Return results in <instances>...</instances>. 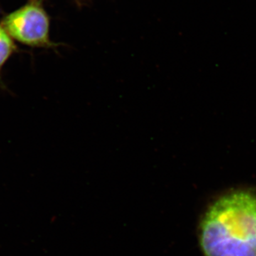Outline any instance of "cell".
<instances>
[{"instance_id":"6da1fadb","label":"cell","mask_w":256,"mask_h":256,"mask_svg":"<svg viewBox=\"0 0 256 256\" xmlns=\"http://www.w3.org/2000/svg\"><path fill=\"white\" fill-rule=\"evenodd\" d=\"M200 242L205 256H256V188L218 197L202 218Z\"/></svg>"},{"instance_id":"7a4b0ae2","label":"cell","mask_w":256,"mask_h":256,"mask_svg":"<svg viewBox=\"0 0 256 256\" xmlns=\"http://www.w3.org/2000/svg\"><path fill=\"white\" fill-rule=\"evenodd\" d=\"M2 26L10 36L33 48L56 50L60 44L50 38V18L43 0H28L20 9L6 14Z\"/></svg>"},{"instance_id":"3957f363","label":"cell","mask_w":256,"mask_h":256,"mask_svg":"<svg viewBox=\"0 0 256 256\" xmlns=\"http://www.w3.org/2000/svg\"><path fill=\"white\" fill-rule=\"evenodd\" d=\"M18 50L14 40L10 36L9 34L0 24V86L2 88H5V84L2 76V69L5 64L12 56L18 52Z\"/></svg>"}]
</instances>
